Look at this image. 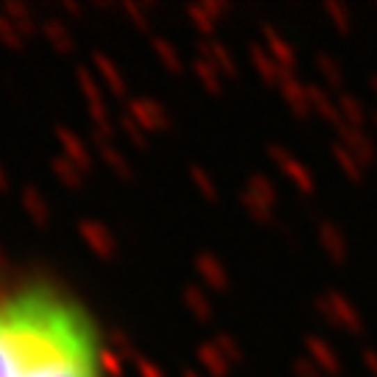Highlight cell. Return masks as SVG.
I'll list each match as a JSON object with an SVG mask.
<instances>
[{
  "instance_id": "6da1fadb",
  "label": "cell",
  "mask_w": 377,
  "mask_h": 377,
  "mask_svg": "<svg viewBox=\"0 0 377 377\" xmlns=\"http://www.w3.org/2000/svg\"><path fill=\"white\" fill-rule=\"evenodd\" d=\"M0 377H112L93 307L51 277L0 285Z\"/></svg>"
}]
</instances>
